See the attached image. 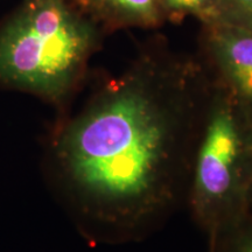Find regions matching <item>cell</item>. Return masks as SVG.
I'll use <instances>...</instances> for the list:
<instances>
[{
    "label": "cell",
    "instance_id": "cell-4",
    "mask_svg": "<svg viewBox=\"0 0 252 252\" xmlns=\"http://www.w3.org/2000/svg\"><path fill=\"white\" fill-rule=\"evenodd\" d=\"M204 25V45L217 80L252 111V31L222 23Z\"/></svg>",
    "mask_w": 252,
    "mask_h": 252
},
{
    "label": "cell",
    "instance_id": "cell-7",
    "mask_svg": "<svg viewBox=\"0 0 252 252\" xmlns=\"http://www.w3.org/2000/svg\"><path fill=\"white\" fill-rule=\"evenodd\" d=\"M212 21L252 31V0H217Z\"/></svg>",
    "mask_w": 252,
    "mask_h": 252
},
{
    "label": "cell",
    "instance_id": "cell-8",
    "mask_svg": "<svg viewBox=\"0 0 252 252\" xmlns=\"http://www.w3.org/2000/svg\"><path fill=\"white\" fill-rule=\"evenodd\" d=\"M209 252H252V230L242 231L235 228L210 244Z\"/></svg>",
    "mask_w": 252,
    "mask_h": 252
},
{
    "label": "cell",
    "instance_id": "cell-6",
    "mask_svg": "<svg viewBox=\"0 0 252 252\" xmlns=\"http://www.w3.org/2000/svg\"><path fill=\"white\" fill-rule=\"evenodd\" d=\"M167 20L181 21L195 17L203 24L210 21L215 13L217 0H162Z\"/></svg>",
    "mask_w": 252,
    "mask_h": 252
},
{
    "label": "cell",
    "instance_id": "cell-5",
    "mask_svg": "<svg viewBox=\"0 0 252 252\" xmlns=\"http://www.w3.org/2000/svg\"><path fill=\"white\" fill-rule=\"evenodd\" d=\"M105 31L156 28L167 20L162 0H76Z\"/></svg>",
    "mask_w": 252,
    "mask_h": 252
},
{
    "label": "cell",
    "instance_id": "cell-3",
    "mask_svg": "<svg viewBox=\"0 0 252 252\" xmlns=\"http://www.w3.org/2000/svg\"><path fill=\"white\" fill-rule=\"evenodd\" d=\"M248 110L222 82L213 84L195 151L187 201L209 245L239 226L252 167Z\"/></svg>",
    "mask_w": 252,
    "mask_h": 252
},
{
    "label": "cell",
    "instance_id": "cell-1",
    "mask_svg": "<svg viewBox=\"0 0 252 252\" xmlns=\"http://www.w3.org/2000/svg\"><path fill=\"white\" fill-rule=\"evenodd\" d=\"M213 84L194 60L143 53L59 128L56 172L94 239L141 241L187 198Z\"/></svg>",
    "mask_w": 252,
    "mask_h": 252
},
{
    "label": "cell",
    "instance_id": "cell-2",
    "mask_svg": "<svg viewBox=\"0 0 252 252\" xmlns=\"http://www.w3.org/2000/svg\"><path fill=\"white\" fill-rule=\"evenodd\" d=\"M105 32L76 0H21L0 20V87L63 106Z\"/></svg>",
    "mask_w": 252,
    "mask_h": 252
}]
</instances>
